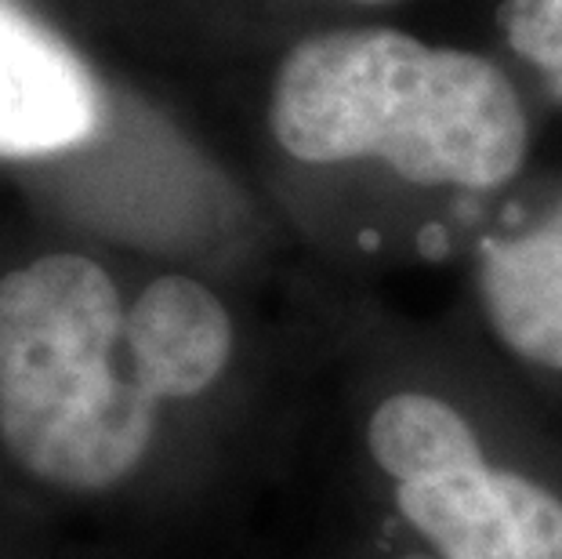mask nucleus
<instances>
[{"label":"nucleus","mask_w":562,"mask_h":559,"mask_svg":"<svg viewBox=\"0 0 562 559\" xmlns=\"http://www.w3.org/2000/svg\"><path fill=\"white\" fill-rule=\"evenodd\" d=\"M269 124L294 160H381L417 186L497 189L530 146L519 94L494 63L396 30L305 37L277 74Z\"/></svg>","instance_id":"nucleus-1"},{"label":"nucleus","mask_w":562,"mask_h":559,"mask_svg":"<svg viewBox=\"0 0 562 559\" xmlns=\"http://www.w3.org/2000/svg\"><path fill=\"white\" fill-rule=\"evenodd\" d=\"M124 324L91 258L47 255L0 280V439L30 476L105 491L146 458L157 400L116 364Z\"/></svg>","instance_id":"nucleus-2"},{"label":"nucleus","mask_w":562,"mask_h":559,"mask_svg":"<svg viewBox=\"0 0 562 559\" xmlns=\"http://www.w3.org/2000/svg\"><path fill=\"white\" fill-rule=\"evenodd\" d=\"M396 505L442 559H562V502L512 469L400 483Z\"/></svg>","instance_id":"nucleus-3"},{"label":"nucleus","mask_w":562,"mask_h":559,"mask_svg":"<svg viewBox=\"0 0 562 559\" xmlns=\"http://www.w3.org/2000/svg\"><path fill=\"white\" fill-rule=\"evenodd\" d=\"M102 88L63 37L0 0V157H47L102 127Z\"/></svg>","instance_id":"nucleus-4"},{"label":"nucleus","mask_w":562,"mask_h":559,"mask_svg":"<svg viewBox=\"0 0 562 559\" xmlns=\"http://www.w3.org/2000/svg\"><path fill=\"white\" fill-rule=\"evenodd\" d=\"M124 353L135 382L157 403L196 396L229 364L233 320L203 283L160 277L131 305Z\"/></svg>","instance_id":"nucleus-5"},{"label":"nucleus","mask_w":562,"mask_h":559,"mask_svg":"<svg viewBox=\"0 0 562 559\" xmlns=\"http://www.w3.org/2000/svg\"><path fill=\"white\" fill-rule=\"evenodd\" d=\"M480 294L497 342L519 360L562 371V219L486 247Z\"/></svg>","instance_id":"nucleus-6"},{"label":"nucleus","mask_w":562,"mask_h":559,"mask_svg":"<svg viewBox=\"0 0 562 559\" xmlns=\"http://www.w3.org/2000/svg\"><path fill=\"white\" fill-rule=\"evenodd\" d=\"M367 447L381 472L400 483L486 466L480 436L464 414L428 392H396L381 400L367 425Z\"/></svg>","instance_id":"nucleus-7"},{"label":"nucleus","mask_w":562,"mask_h":559,"mask_svg":"<svg viewBox=\"0 0 562 559\" xmlns=\"http://www.w3.org/2000/svg\"><path fill=\"white\" fill-rule=\"evenodd\" d=\"M501 30L512 52L530 63L552 99L562 102V0H505Z\"/></svg>","instance_id":"nucleus-8"},{"label":"nucleus","mask_w":562,"mask_h":559,"mask_svg":"<svg viewBox=\"0 0 562 559\" xmlns=\"http://www.w3.org/2000/svg\"><path fill=\"white\" fill-rule=\"evenodd\" d=\"M356 4H389V0H356Z\"/></svg>","instance_id":"nucleus-9"},{"label":"nucleus","mask_w":562,"mask_h":559,"mask_svg":"<svg viewBox=\"0 0 562 559\" xmlns=\"http://www.w3.org/2000/svg\"><path fill=\"white\" fill-rule=\"evenodd\" d=\"M559 219H562V208H559Z\"/></svg>","instance_id":"nucleus-10"}]
</instances>
